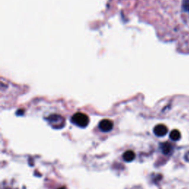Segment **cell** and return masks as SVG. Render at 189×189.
Wrapping results in <instances>:
<instances>
[{
  "instance_id": "obj_1",
  "label": "cell",
  "mask_w": 189,
  "mask_h": 189,
  "mask_svg": "<svg viewBox=\"0 0 189 189\" xmlns=\"http://www.w3.org/2000/svg\"><path fill=\"white\" fill-rule=\"evenodd\" d=\"M71 121L72 123L81 128H85L88 126L89 119L86 114L82 113V112H76L72 115Z\"/></svg>"
},
{
  "instance_id": "obj_2",
  "label": "cell",
  "mask_w": 189,
  "mask_h": 189,
  "mask_svg": "<svg viewBox=\"0 0 189 189\" xmlns=\"http://www.w3.org/2000/svg\"><path fill=\"white\" fill-rule=\"evenodd\" d=\"M50 125L55 128H61L64 126V119L58 115H52L47 118Z\"/></svg>"
},
{
  "instance_id": "obj_3",
  "label": "cell",
  "mask_w": 189,
  "mask_h": 189,
  "mask_svg": "<svg viewBox=\"0 0 189 189\" xmlns=\"http://www.w3.org/2000/svg\"><path fill=\"white\" fill-rule=\"evenodd\" d=\"M113 122H112L111 120L109 119H103L102 120H100V122L99 123V128L100 129V131H103V132H108V131H110L113 128Z\"/></svg>"
},
{
  "instance_id": "obj_4",
  "label": "cell",
  "mask_w": 189,
  "mask_h": 189,
  "mask_svg": "<svg viewBox=\"0 0 189 189\" xmlns=\"http://www.w3.org/2000/svg\"><path fill=\"white\" fill-rule=\"evenodd\" d=\"M154 133L157 137H163L168 133V128L163 124H158L154 128Z\"/></svg>"
},
{
  "instance_id": "obj_5",
  "label": "cell",
  "mask_w": 189,
  "mask_h": 189,
  "mask_svg": "<svg viewBox=\"0 0 189 189\" xmlns=\"http://www.w3.org/2000/svg\"><path fill=\"white\" fill-rule=\"evenodd\" d=\"M160 149L162 153L165 155L170 154L173 151V146L169 143H164L160 145Z\"/></svg>"
},
{
  "instance_id": "obj_6",
  "label": "cell",
  "mask_w": 189,
  "mask_h": 189,
  "mask_svg": "<svg viewBox=\"0 0 189 189\" xmlns=\"http://www.w3.org/2000/svg\"><path fill=\"white\" fill-rule=\"evenodd\" d=\"M123 158L126 162H131L135 158V154L133 151H126V152H124Z\"/></svg>"
},
{
  "instance_id": "obj_7",
  "label": "cell",
  "mask_w": 189,
  "mask_h": 189,
  "mask_svg": "<svg viewBox=\"0 0 189 189\" xmlns=\"http://www.w3.org/2000/svg\"><path fill=\"white\" fill-rule=\"evenodd\" d=\"M169 137L170 139L171 140H173V141H177V140H179L180 139L181 135H180V132L178 130L174 129L170 132Z\"/></svg>"
},
{
  "instance_id": "obj_8",
  "label": "cell",
  "mask_w": 189,
  "mask_h": 189,
  "mask_svg": "<svg viewBox=\"0 0 189 189\" xmlns=\"http://www.w3.org/2000/svg\"><path fill=\"white\" fill-rule=\"evenodd\" d=\"M182 7L184 11L189 13V0H183Z\"/></svg>"
}]
</instances>
